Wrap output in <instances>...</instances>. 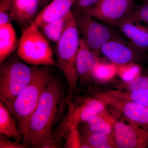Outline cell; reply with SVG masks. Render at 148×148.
<instances>
[{"instance_id":"cell-1","label":"cell","mask_w":148,"mask_h":148,"mask_svg":"<svg viewBox=\"0 0 148 148\" xmlns=\"http://www.w3.org/2000/svg\"><path fill=\"white\" fill-rule=\"evenodd\" d=\"M66 104V98L60 82L51 77L29 122V143L32 147H58L52 128Z\"/></svg>"},{"instance_id":"cell-2","label":"cell","mask_w":148,"mask_h":148,"mask_svg":"<svg viewBox=\"0 0 148 148\" xmlns=\"http://www.w3.org/2000/svg\"><path fill=\"white\" fill-rule=\"evenodd\" d=\"M33 68L31 81L16 97L9 110L19 122L18 130L23 136V144L27 147L30 145L29 127L30 119L36 109L42 93L52 77L47 68Z\"/></svg>"},{"instance_id":"cell-3","label":"cell","mask_w":148,"mask_h":148,"mask_svg":"<svg viewBox=\"0 0 148 148\" xmlns=\"http://www.w3.org/2000/svg\"><path fill=\"white\" fill-rule=\"evenodd\" d=\"M79 33L74 14L61 38L56 43V65L66 77L70 93L77 90L79 77L76 58L79 45Z\"/></svg>"},{"instance_id":"cell-4","label":"cell","mask_w":148,"mask_h":148,"mask_svg":"<svg viewBox=\"0 0 148 148\" xmlns=\"http://www.w3.org/2000/svg\"><path fill=\"white\" fill-rule=\"evenodd\" d=\"M17 55L22 61L34 66H54L56 62L49 41L36 23L25 28L18 42Z\"/></svg>"},{"instance_id":"cell-5","label":"cell","mask_w":148,"mask_h":148,"mask_svg":"<svg viewBox=\"0 0 148 148\" xmlns=\"http://www.w3.org/2000/svg\"><path fill=\"white\" fill-rule=\"evenodd\" d=\"M34 68L15 59L1 64L0 99L10 110L12 103L32 79Z\"/></svg>"},{"instance_id":"cell-6","label":"cell","mask_w":148,"mask_h":148,"mask_svg":"<svg viewBox=\"0 0 148 148\" xmlns=\"http://www.w3.org/2000/svg\"><path fill=\"white\" fill-rule=\"evenodd\" d=\"M66 104L68 107L67 115L53 134L58 144L70 130L78 127L80 123L87 121L92 116L106 112L107 106L95 97L84 98L79 103H75L70 93L66 98Z\"/></svg>"},{"instance_id":"cell-7","label":"cell","mask_w":148,"mask_h":148,"mask_svg":"<svg viewBox=\"0 0 148 148\" xmlns=\"http://www.w3.org/2000/svg\"><path fill=\"white\" fill-rule=\"evenodd\" d=\"M74 14L79 34L82 36V38L98 55L106 42L117 36L112 29L96 21L87 14L82 12Z\"/></svg>"},{"instance_id":"cell-8","label":"cell","mask_w":148,"mask_h":148,"mask_svg":"<svg viewBox=\"0 0 148 148\" xmlns=\"http://www.w3.org/2000/svg\"><path fill=\"white\" fill-rule=\"evenodd\" d=\"M135 8V0H100L95 5L83 13L111 26L117 27L132 14Z\"/></svg>"},{"instance_id":"cell-9","label":"cell","mask_w":148,"mask_h":148,"mask_svg":"<svg viewBox=\"0 0 148 148\" xmlns=\"http://www.w3.org/2000/svg\"><path fill=\"white\" fill-rule=\"evenodd\" d=\"M100 53L111 62L119 65L143 61L146 53L118 36L106 42L101 48Z\"/></svg>"},{"instance_id":"cell-10","label":"cell","mask_w":148,"mask_h":148,"mask_svg":"<svg viewBox=\"0 0 148 148\" xmlns=\"http://www.w3.org/2000/svg\"><path fill=\"white\" fill-rule=\"evenodd\" d=\"M94 97L122 114L129 122L148 128V107L133 101L115 98L105 92H97Z\"/></svg>"},{"instance_id":"cell-11","label":"cell","mask_w":148,"mask_h":148,"mask_svg":"<svg viewBox=\"0 0 148 148\" xmlns=\"http://www.w3.org/2000/svg\"><path fill=\"white\" fill-rule=\"evenodd\" d=\"M115 120L114 132L118 147H148V128Z\"/></svg>"},{"instance_id":"cell-12","label":"cell","mask_w":148,"mask_h":148,"mask_svg":"<svg viewBox=\"0 0 148 148\" xmlns=\"http://www.w3.org/2000/svg\"><path fill=\"white\" fill-rule=\"evenodd\" d=\"M98 55L89 48L83 39H80L76 58L77 71L80 81L87 82L92 79V71L100 61Z\"/></svg>"},{"instance_id":"cell-13","label":"cell","mask_w":148,"mask_h":148,"mask_svg":"<svg viewBox=\"0 0 148 148\" xmlns=\"http://www.w3.org/2000/svg\"><path fill=\"white\" fill-rule=\"evenodd\" d=\"M117 27L135 47L144 53L148 51V24L126 19Z\"/></svg>"},{"instance_id":"cell-14","label":"cell","mask_w":148,"mask_h":148,"mask_svg":"<svg viewBox=\"0 0 148 148\" xmlns=\"http://www.w3.org/2000/svg\"><path fill=\"white\" fill-rule=\"evenodd\" d=\"M77 0H52L38 14L33 22L38 26L66 15Z\"/></svg>"},{"instance_id":"cell-15","label":"cell","mask_w":148,"mask_h":148,"mask_svg":"<svg viewBox=\"0 0 148 148\" xmlns=\"http://www.w3.org/2000/svg\"><path fill=\"white\" fill-rule=\"evenodd\" d=\"M14 20L22 26H29L36 17L39 0H11Z\"/></svg>"},{"instance_id":"cell-16","label":"cell","mask_w":148,"mask_h":148,"mask_svg":"<svg viewBox=\"0 0 148 148\" xmlns=\"http://www.w3.org/2000/svg\"><path fill=\"white\" fill-rule=\"evenodd\" d=\"M115 119L107 113H103L92 116L84 123L82 131L102 135H114Z\"/></svg>"},{"instance_id":"cell-17","label":"cell","mask_w":148,"mask_h":148,"mask_svg":"<svg viewBox=\"0 0 148 148\" xmlns=\"http://www.w3.org/2000/svg\"><path fill=\"white\" fill-rule=\"evenodd\" d=\"M73 14L71 10L62 17L38 26L40 30L49 41L56 43L64 34Z\"/></svg>"},{"instance_id":"cell-18","label":"cell","mask_w":148,"mask_h":148,"mask_svg":"<svg viewBox=\"0 0 148 148\" xmlns=\"http://www.w3.org/2000/svg\"><path fill=\"white\" fill-rule=\"evenodd\" d=\"M16 32L11 22L0 25V63H2L17 46Z\"/></svg>"},{"instance_id":"cell-19","label":"cell","mask_w":148,"mask_h":148,"mask_svg":"<svg viewBox=\"0 0 148 148\" xmlns=\"http://www.w3.org/2000/svg\"><path fill=\"white\" fill-rule=\"evenodd\" d=\"M2 101L0 102V133L13 138L15 141L20 143L23 138L16 127V123L11 116L10 112L6 108Z\"/></svg>"},{"instance_id":"cell-20","label":"cell","mask_w":148,"mask_h":148,"mask_svg":"<svg viewBox=\"0 0 148 148\" xmlns=\"http://www.w3.org/2000/svg\"><path fill=\"white\" fill-rule=\"evenodd\" d=\"M113 97L133 101L148 107V90L137 89L134 90H109L105 92Z\"/></svg>"},{"instance_id":"cell-21","label":"cell","mask_w":148,"mask_h":148,"mask_svg":"<svg viewBox=\"0 0 148 148\" xmlns=\"http://www.w3.org/2000/svg\"><path fill=\"white\" fill-rule=\"evenodd\" d=\"M119 65L105 62H99L92 71V79L98 82H107L111 81L117 75Z\"/></svg>"},{"instance_id":"cell-22","label":"cell","mask_w":148,"mask_h":148,"mask_svg":"<svg viewBox=\"0 0 148 148\" xmlns=\"http://www.w3.org/2000/svg\"><path fill=\"white\" fill-rule=\"evenodd\" d=\"M82 135L91 148H118L114 135L93 134L85 131H82Z\"/></svg>"},{"instance_id":"cell-23","label":"cell","mask_w":148,"mask_h":148,"mask_svg":"<svg viewBox=\"0 0 148 148\" xmlns=\"http://www.w3.org/2000/svg\"><path fill=\"white\" fill-rule=\"evenodd\" d=\"M65 147L67 148H91L80 133L77 127H73L66 133Z\"/></svg>"},{"instance_id":"cell-24","label":"cell","mask_w":148,"mask_h":148,"mask_svg":"<svg viewBox=\"0 0 148 148\" xmlns=\"http://www.w3.org/2000/svg\"><path fill=\"white\" fill-rule=\"evenodd\" d=\"M141 68L136 63L119 65L117 75L124 82L131 81L141 75Z\"/></svg>"},{"instance_id":"cell-25","label":"cell","mask_w":148,"mask_h":148,"mask_svg":"<svg viewBox=\"0 0 148 148\" xmlns=\"http://www.w3.org/2000/svg\"><path fill=\"white\" fill-rule=\"evenodd\" d=\"M119 88L126 90H134L137 89L148 90V76L140 75L128 82H124L121 85Z\"/></svg>"},{"instance_id":"cell-26","label":"cell","mask_w":148,"mask_h":148,"mask_svg":"<svg viewBox=\"0 0 148 148\" xmlns=\"http://www.w3.org/2000/svg\"><path fill=\"white\" fill-rule=\"evenodd\" d=\"M14 20L11 0H1L0 1V25Z\"/></svg>"},{"instance_id":"cell-27","label":"cell","mask_w":148,"mask_h":148,"mask_svg":"<svg viewBox=\"0 0 148 148\" xmlns=\"http://www.w3.org/2000/svg\"><path fill=\"white\" fill-rule=\"evenodd\" d=\"M127 19L148 24V1H144L142 5L135 8L133 13Z\"/></svg>"},{"instance_id":"cell-28","label":"cell","mask_w":148,"mask_h":148,"mask_svg":"<svg viewBox=\"0 0 148 148\" xmlns=\"http://www.w3.org/2000/svg\"><path fill=\"white\" fill-rule=\"evenodd\" d=\"M100 0H77L72 9L74 14L83 12L95 5Z\"/></svg>"},{"instance_id":"cell-29","label":"cell","mask_w":148,"mask_h":148,"mask_svg":"<svg viewBox=\"0 0 148 148\" xmlns=\"http://www.w3.org/2000/svg\"><path fill=\"white\" fill-rule=\"evenodd\" d=\"M0 148H27L24 144H20L18 142H12L4 138L1 135L0 137Z\"/></svg>"},{"instance_id":"cell-30","label":"cell","mask_w":148,"mask_h":148,"mask_svg":"<svg viewBox=\"0 0 148 148\" xmlns=\"http://www.w3.org/2000/svg\"><path fill=\"white\" fill-rule=\"evenodd\" d=\"M51 0H39L40 4H45Z\"/></svg>"},{"instance_id":"cell-31","label":"cell","mask_w":148,"mask_h":148,"mask_svg":"<svg viewBox=\"0 0 148 148\" xmlns=\"http://www.w3.org/2000/svg\"><path fill=\"white\" fill-rule=\"evenodd\" d=\"M144 1H145V2H148V0H144Z\"/></svg>"}]
</instances>
